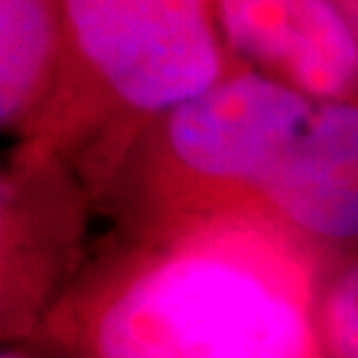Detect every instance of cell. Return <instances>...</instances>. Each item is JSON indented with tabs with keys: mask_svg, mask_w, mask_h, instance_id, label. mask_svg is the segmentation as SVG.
Listing matches in <instances>:
<instances>
[{
	"mask_svg": "<svg viewBox=\"0 0 358 358\" xmlns=\"http://www.w3.org/2000/svg\"><path fill=\"white\" fill-rule=\"evenodd\" d=\"M247 69L226 48L215 0H66L64 40L40 122L62 136L157 122Z\"/></svg>",
	"mask_w": 358,
	"mask_h": 358,
	"instance_id": "obj_1",
	"label": "cell"
},
{
	"mask_svg": "<svg viewBox=\"0 0 358 358\" xmlns=\"http://www.w3.org/2000/svg\"><path fill=\"white\" fill-rule=\"evenodd\" d=\"M103 358H308L297 308L247 268L183 255L143 273L99 327Z\"/></svg>",
	"mask_w": 358,
	"mask_h": 358,
	"instance_id": "obj_2",
	"label": "cell"
},
{
	"mask_svg": "<svg viewBox=\"0 0 358 358\" xmlns=\"http://www.w3.org/2000/svg\"><path fill=\"white\" fill-rule=\"evenodd\" d=\"M324 99L236 69L152 125L170 176L196 192L250 194L268 207Z\"/></svg>",
	"mask_w": 358,
	"mask_h": 358,
	"instance_id": "obj_3",
	"label": "cell"
},
{
	"mask_svg": "<svg viewBox=\"0 0 358 358\" xmlns=\"http://www.w3.org/2000/svg\"><path fill=\"white\" fill-rule=\"evenodd\" d=\"M242 66L327 101L358 103V43L334 0H215Z\"/></svg>",
	"mask_w": 358,
	"mask_h": 358,
	"instance_id": "obj_4",
	"label": "cell"
},
{
	"mask_svg": "<svg viewBox=\"0 0 358 358\" xmlns=\"http://www.w3.org/2000/svg\"><path fill=\"white\" fill-rule=\"evenodd\" d=\"M271 213L303 234L358 236V103L321 101L271 199Z\"/></svg>",
	"mask_w": 358,
	"mask_h": 358,
	"instance_id": "obj_5",
	"label": "cell"
},
{
	"mask_svg": "<svg viewBox=\"0 0 358 358\" xmlns=\"http://www.w3.org/2000/svg\"><path fill=\"white\" fill-rule=\"evenodd\" d=\"M66 0H0V120L3 128L38 122L48 101Z\"/></svg>",
	"mask_w": 358,
	"mask_h": 358,
	"instance_id": "obj_6",
	"label": "cell"
},
{
	"mask_svg": "<svg viewBox=\"0 0 358 358\" xmlns=\"http://www.w3.org/2000/svg\"><path fill=\"white\" fill-rule=\"evenodd\" d=\"M327 337L337 358H358V263L332 284L327 300Z\"/></svg>",
	"mask_w": 358,
	"mask_h": 358,
	"instance_id": "obj_7",
	"label": "cell"
},
{
	"mask_svg": "<svg viewBox=\"0 0 358 358\" xmlns=\"http://www.w3.org/2000/svg\"><path fill=\"white\" fill-rule=\"evenodd\" d=\"M334 3H337V8L343 11L348 27H350V32H353V38H356V43H358V0H334Z\"/></svg>",
	"mask_w": 358,
	"mask_h": 358,
	"instance_id": "obj_8",
	"label": "cell"
},
{
	"mask_svg": "<svg viewBox=\"0 0 358 358\" xmlns=\"http://www.w3.org/2000/svg\"><path fill=\"white\" fill-rule=\"evenodd\" d=\"M3 358H22V356H16V353H6Z\"/></svg>",
	"mask_w": 358,
	"mask_h": 358,
	"instance_id": "obj_9",
	"label": "cell"
}]
</instances>
